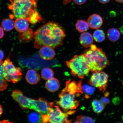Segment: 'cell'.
I'll return each instance as SVG.
<instances>
[{
  "mask_svg": "<svg viewBox=\"0 0 123 123\" xmlns=\"http://www.w3.org/2000/svg\"><path fill=\"white\" fill-rule=\"evenodd\" d=\"M8 6L12 14L10 19L24 18L27 20L36 11L37 7L36 0H10Z\"/></svg>",
  "mask_w": 123,
  "mask_h": 123,
  "instance_id": "cell-3",
  "label": "cell"
},
{
  "mask_svg": "<svg viewBox=\"0 0 123 123\" xmlns=\"http://www.w3.org/2000/svg\"><path fill=\"white\" fill-rule=\"evenodd\" d=\"M49 123H70L71 121L68 120V115L62 112L59 107L55 105L49 112Z\"/></svg>",
  "mask_w": 123,
  "mask_h": 123,
  "instance_id": "cell-9",
  "label": "cell"
},
{
  "mask_svg": "<svg viewBox=\"0 0 123 123\" xmlns=\"http://www.w3.org/2000/svg\"><path fill=\"white\" fill-rule=\"evenodd\" d=\"M89 26L92 29H97L100 28L103 23L102 18L100 15L94 14L91 15L87 20Z\"/></svg>",
  "mask_w": 123,
  "mask_h": 123,
  "instance_id": "cell-12",
  "label": "cell"
},
{
  "mask_svg": "<svg viewBox=\"0 0 123 123\" xmlns=\"http://www.w3.org/2000/svg\"><path fill=\"white\" fill-rule=\"evenodd\" d=\"M116 2L119 3H123V0H115Z\"/></svg>",
  "mask_w": 123,
  "mask_h": 123,
  "instance_id": "cell-36",
  "label": "cell"
},
{
  "mask_svg": "<svg viewBox=\"0 0 123 123\" xmlns=\"http://www.w3.org/2000/svg\"><path fill=\"white\" fill-rule=\"evenodd\" d=\"M15 22L11 19L6 18L2 20L1 25L3 28L6 31H10L14 27Z\"/></svg>",
  "mask_w": 123,
  "mask_h": 123,
  "instance_id": "cell-23",
  "label": "cell"
},
{
  "mask_svg": "<svg viewBox=\"0 0 123 123\" xmlns=\"http://www.w3.org/2000/svg\"><path fill=\"white\" fill-rule=\"evenodd\" d=\"M39 54L42 59L47 61L53 59L55 55V51L53 48L48 46L41 47Z\"/></svg>",
  "mask_w": 123,
  "mask_h": 123,
  "instance_id": "cell-13",
  "label": "cell"
},
{
  "mask_svg": "<svg viewBox=\"0 0 123 123\" xmlns=\"http://www.w3.org/2000/svg\"><path fill=\"white\" fill-rule=\"evenodd\" d=\"M14 27L17 31L19 33L25 31L29 29L28 21L25 18H18L15 21Z\"/></svg>",
  "mask_w": 123,
  "mask_h": 123,
  "instance_id": "cell-16",
  "label": "cell"
},
{
  "mask_svg": "<svg viewBox=\"0 0 123 123\" xmlns=\"http://www.w3.org/2000/svg\"><path fill=\"white\" fill-rule=\"evenodd\" d=\"M93 36L95 40L98 43L103 42L105 38V34L104 31L101 30L95 31L94 32Z\"/></svg>",
  "mask_w": 123,
  "mask_h": 123,
  "instance_id": "cell-24",
  "label": "cell"
},
{
  "mask_svg": "<svg viewBox=\"0 0 123 123\" xmlns=\"http://www.w3.org/2000/svg\"><path fill=\"white\" fill-rule=\"evenodd\" d=\"M66 63L71 70L72 75L81 79L88 75L90 71L83 54L75 55L70 60L66 61Z\"/></svg>",
  "mask_w": 123,
  "mask_h": 123,
  "instance_id": "cell-4",
  "label": "cell"
},
{
  "mask_svg": "<svg viewBox=\"0 0 123 123\" xmlns=\"http://www.w3.org/2000/svg\"><path fill=\"white\" fill-rule=\"evenodd\" d=\"M3 109L1 105H0V117L2 115L3 113Z\"/></svg>",
  "mask_w": 123,
  "mask_h": 123,
  "instance_id": "cell-35",
  "label": "cell"
},
{
  "mask_svg": "<svg viewBox=\"0 0 123 123\" xmlns=\"http://www.w3.org/2000/svg\"><path fill=\"white\" fill-rule=\"evenodd\" d=\"M31 110H33L40 114H48L50 109L54 106V103L47 101L43 98L37 100L30 99Z\"/></svg>",
  "mask_w": 123,
  "mask_h": 123,
  "instance_id": "cell-8",
  "label": "cell"
},
{
  "mask_svg": "<svg viewBox=\"0 0 123 123\" xmlns=\"http://www.w3.org/2000/svg\"><path fill=\"white\" fill-rule=\"evenodd\" d=\"M83 55L92 73L101 71L110 64L105 52L95 44H92L90 48L85 50Z\"/></svg>",
  "mask_w": 123,
  "mask_h": 123,
  "instance_id": "cell-2",
  "label": "cell"
},
{
  "mask_svg": "<svg viewBox=\"0 0 123 123\" xmlns=\"http://www.w3.org/2000/svg\"><path fill=\"white\" fill-rule=\"evenodd\" d=\"M12 97L22 109H30L31 98L25 96L20 90H13L12 92Z\"/></svg>",
  "mask_w": 123,
  "mask_h": 123,
  "instance_id": "cell-10",
  "label": "cell"
},
{
  "mask_svg": "<svg viewBox=\"0 0 123 123\" xmlns=\"http://www.w3.org/2000/svg\"><path fill=\"white\" fill-rule=\"evenodd\" d=\"M42 119L43 123H49V118L48 114H43L42 116Z\"/></svg>",
  "mask_w": 123,
  "mask_h": 123,
  "instance_id": "cell-29",
  "label": "cell"
},
{
  "mask_svg": "<svg viewBox=\"0 0 123 123\" xmlns=\"http://www.w3.org/2000/svg\"><path fill=\"white\" fill-rule=\"evenodd\" d=\"M4 35L3 29L0 26V39L2 38Z\"/></svg>",
  "mask_w": 123,
  "mask_h": 123,
  "instance_id": "cell-32",
  "label": "cell"
},
{
  "mask_svg": "<svg viewBox=\"0 0 123 123\" xmlns=\"http://www.w3.org/2000/svg\"><path fill=\"white\" fill-rule=\"evenodd\" d=\"M121 33L117 29L115 28H111L107 31V36L110 41L112 42H115L119 39Z\"/></svg>",
  "mask_w": 123,
  "mask_h": 123,
  "instance_id": "cell-19",
  "label": "cell"
},
{
  "mask_svg": "<svg viewBox=\"0 0 123 123\" xmlns=\"http://www.w3.org/2000/svg\"><path fill=\"white\" fill-rule=\"evenodd\" d=\"M77 30L80 32H83L88 30L89 26L88 22L84 20H78L75 25Z\"/></svg>",
  "mask_w": 123,
  "mask_h": 123,
  "instance_id": "cell-22",
  "label": "cell"
},
{
  "mask_svg": "<svg viewBox=\"0 0 123 123\" xmlns=\"http://www.w3.org/2000/svg\"><path fill=\"white\" fill-rule=\"evenodd\" d=\"M93 87L86 84L82 86L83 91L86 94V98H89V95H92L94 93L95 89Z\"/></svg>",
  "mask_w": 123,
  "mask_h": 123,
  "instance_id": "cell-27",
  "label": "cell"
},
{
  "mask_svg": "<svg viewBox=\"0 0 123 123\" xmlns=\"http://www.w3.org/2000/svg\"></svg>",
  "mask_w": 123,
  "mask_h": 123,
  "instance_id": "cell-37",
  "label": "cell"
},
{
  "mask_svg": "<svg viewBox=\"0 0 123 123\" xmlns=\"http://www.w3.org/2000/svg\"><path fill=\"white\" fill-rule=\"evenodd\" d=\"M3 62L0 61V92L7 89V84L6 80L4 78Z\"/></svg>",
  "mask_w": 123,
  "mask_h": 123,
  "instance_id": "cell-20",
  "label": "cell"
},
{
  "mask_svg": "<svg viewBox=\"0 0 123 123\" xmlns=\"http://www.w3.org/2000/svg\"><path fill=\"white\" fill-rule=\"evenodd\" d=\"M99 2L102 4H106L109 2L110 0H98Z\"/></svg>",
  "mask_w": 123,
  "mask_h": 123,
  "instance_id": "cell-34",
  "label": "cell"
},
{
  "mask_svg": "<svg viewBox=\"0 0 123 123\" xmlns=\"http://www.w3.org/2000/svg\"><path fill=\"white\" fill-rule=\"evenodd\" d=\"M4 57V54L3 52L0 49V61H2Z\"/></svg>",
  "mask_w": 123,
  "mask_h": 123,
  "instance_id": "cell-33",
  "label": "cell"
},
{
  "mask_svg": "<svg viewBox=\"0 0 123 123\" xmlns=\"http://www.w3.org/2000/svg\"><path fill=\"white\" fill-rule=\"evenodd\" d=\"M108 76L104 72L94 73L89 81V83L94 87H97L100 91L104 92L106 89Z\"/></svg>",
  "mask_w": 123,
  "mask_h": 123,
  "instance_id": "cell-7",
  "label": "cell"
},
{
  "mask_svg": "<svg viewBox=\"0 0 123 123\" xmlns=\"http://www.w3.org/2000/svg\"><path fill=\"white\" fill-rule=\"evenodd\" d=\"M34 38V33L31 29H29L21 33L18 36L19 40L25 43L30 42Z\"/></svg>",
  "mask_w": 123,
  "mask_h": 123,
  "instance_id": "cell-17",
  "label": "cell"
},
{
  "mask_svg": "<svg viewBox=\"0 0 123 123\" xmlns=\"http://www.w3.org/2000/svg\"><path fill=\"white\" fill-rule=\"evenodd\" d=\"M41 76L43 79L48 80L53 78L54 76V73L52 69L49 68H45L41 71Z\"/></svg>",
  "mask_w": 123,
  "mask_h": 123,
  "instance_id": "cell-25",
  "label": "cell"
},
{
  "mask_svg": "<svg viewBox=\"0 0 123 123\" xmlns=\"http://www.w3.org/2000/svg\"><path fill=\"white\" fill-rule=\"evenodd\" d=\"M92 106L93 111L97 113H101L104 110L105 105L101 101L95 99L92 102Z\"/></svg>",
  "mask_w": 123,
  "mask_h": 123,
  "instance_id": "cell-21",
  "label": "cell"
},
{
  "mask_svg": "<svg viewBox=\"0 0 123 123\" xmlns=\"http://www.w3.org/2000/svg\"><path fill=\"white\" fill-rule=\"evenodd\" d=\"M60 99L57 103L63 109L68 115L73 114L75 112L74 110L79 106V101L75 99V95L72 94L66 91L64 89L59 94Z\"/></svg>",
  "mask_w": 123,
  "mask_h": 123,
  "instance_id": "cell-5",
  "label": "cell"
},
{
  "mask_svg": "<svg viewBox=\"0 0 123 123\" xmlns=\"http://www.w3.org/2000/svg\"><path fill=\"white\" fill-rule=\"evenodd\" d=\"M75 4L78 5H80L84 4L87 0H73Z\"/></svg>",
  "mask_w": 123,
  "mask_h": 123,
  "instance_id": "cell-30",
  "label": "cell"
},
{
  "mask_svg": "<svg viewBox=\"0 0 123 123\" xmlns=\"http://www.w3.org/2000/svg\"><path fill=\"white\" fill-rule=\"evenodd\" d=\"M81 83V80L77 82L69 80L66 82V87L64 89L69 93L76 94L77 96H79L83 93Z\"/></svg>",
  "mask_w": 123,
  "mask_h": 123,
  "instance_id": "cell-11",
  "label": "cell"
},
{
  "mask_svg": "<svg viewBox=\"0 0 123 123\" xmlns=\"http://www.w3.org/2000/svg\"><path fill=\"white\" fill-rule=\"evenodd\" d=\"M80 41L81 45L83 47L86 48H88L93 44V36L88 32H84L80 35Z\"/></svg>",
  "mask_w": 123,
  "mask_h": 123,
  "instance_id": "cell-15",
  "label": "cell"
},
{
  "mask_svg": "<svg viewBox=\"0 0 123 123\" xmlns=\"http://www.w3.org/2000/svg\"><path fill=\"white\" fill-rule=\"evenodd\" d=\"M101 101L105 105L106 104H109L110 102V100L105 97L102 98Z\"/></svg>",
  "mask_w": 123,
  "mask_h": 123,
  "instance_id": "cell-31",
  "label": "cell"
},
{
  "mask_svg": "<svg viewBox=\"0 0 123 123\" xmlns=\"http://www.w3.org/2000/svg\"><path fill=\"white\" fill-rule=\"evenodd\" d=\"M28 119L30 122L32 123H40L42 121V116L35 112L30 114L29 115Z\"/></svg>",
  "mask_w": 123,
  "mask_h": 123,
  "instance_id": "cell-26",
  "label": "cell"
},
{
  "mask_svg": "<svg viewBox=\"0 0 123 123\" xmlns=\"http://www.w3.org/2000/svg\"><path fill=\"white\" fill-rule=\"evenodd\" d=\"M75 123H94L93 120L89 117L79 116L77 117Z\"/></svg>",
  "mask_w": 123,
  "mask_h": 123,
  "instance_id": "cell-28",
  "label": "cell"
},
{
  "mask_svg": "<svg viewBox=\"0 0 123 123\" xmlns=\"http://www.w3.org/2000/svg\"><path fill=\"white\" fill-rule=\"evenodd\" d=\"M60 84L58 80L53 78L48 80L46 82L45 87L50 92H56L59 89Z\"/></svg>",
  "mask_w": 123,
  "mask_h": 123,
  "instance_id": "cell-18",
  "label": "cell"
},
{
  "mask_svg": "<svg viewBox=\"0 0 123 123\" xmlns=\"http://www.w3.org/2000/svg\"><path fill=\"white\" fill-rule=\"evenodd\" d=\"M34 36L35 48L48 46L55 48L62 44L66 33L63 28L58 23L50 21L38 28Z\"/></svg>",
  "mask_w": 123,
  "mask_h": 123,
  "instance_id": "cell-1",
  "label": "cell"
},
{
  "mask_svg": "<svg viewBox=\"0 0 123 123\" xmlns=\"http://www.w3.org/2000/svg\"><path fill=\"white\" fill-rule=\"evenodd\" d=\"M26 80L29 84H37L40 80V76L37 72L34 69L28 71L25 76Z\"/></svg>",
  "mask_w": 123,
  "mask_h": 123,
  "instance_id": "cell-14",
  "label": "cell"
},
{
  "mask_svg": "<svg viewBox=\"0 0 123 123\" xmlns=\"http://www.w3.org/2000/svg\"><path fill=\"white\" fill-rule=\"evenodd\" d=\"M3 67L4 78L8 82L16 83L21 80L22 77L21 69L19 68L15 67L10 61V56L4 61Z\"/></svg>",
  "mask_w": 123,
  "mask_h": 123,
  "instance_id": "cell-6",
  "label": "cell"
}]
</instances>
